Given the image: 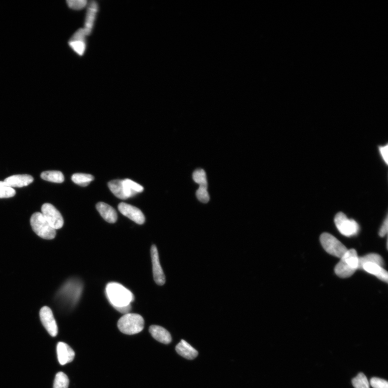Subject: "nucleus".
<instances>
[{"mask_svg":"<svg viewBox=\"0 0 388 388\" xmlns=\"http://www.w3.org/2000/svg\"><path fill=\"white\" fill-rule=\"evenodd\" d=\"M108 299L112 306L118 310L130 306L134 296L130 291L118 282H110L106 288Z\"/></svg>","mask_w":388,"mask_h":388,"instance_id":"nucleus-1","label":"nucleus"},{"mask_svg":"<svg viewBox=\"0 0 388 388\" xmlns=\"http://www.w3.org/2000/svg\"><path fill=\"white\" fill-rule=\"evenodd\" d=\"M144 324L143 318L135 314H124L118 322V327L120 332L128 335H134L141 332L144 330Z\"/></svg>","mask_w":388,"mask_h":388,"instance_id":"nucleus-2","label":"nucleus"},{"mask_svg":"<svg viewBox=\"0 0 388 388\" xmlns=\"http://www.w3.org/2000/svg\"><path fill=\"white\" fill-rule=\"evenodd\" d=\"M33 231L39 237L45 240H52L56 237V232L48 223L41 212L34 213L30 218Z\"/></svg>","mask_w":388,"mask_h":388,"instance_id":"nucleus-3","label":"nucleus"},{"mask_svg":"<svg viewBox=\"0 0 388 388\" xmlns=\"http://www.w3.org/2000/svg\"><path fill=\"white\" fill-rule=\"evenodd\" d=\"M321 244L327 252L339 258H342L348 249L341 242L329 233L324 232L320 236Z\"/></svg>","mask_w":388,"mask_h":388,"instance_id":"nucleus-4","label":"nucleus"},{"mask_svg":"<svg viewBox=\"0 0 388 388\" xmlns=\"http://www.w3.org/2000/svg\"><path fill=\"white\" fill-rule=\"evenodd\" d=\"M82 292V286L75 281H68L60 290L58 298L60 302L74 306L80 298Z\"/></svg>","mask_w":388,"mask_h":388,"instance_id":"nucleus-5","label":"nucleus"},{"mask_svg":"<svg viewBox=\"0 0 388 388\" xmlns=\"http://www.w3.org/2000/svg\"><path fill=\"white\" fill-rule=\"evenodd\" d=\"M334 222L339 232L345 236H353L358 232L359 226L356 222L348 219L343 212H338L336 214Z\"/></svg>","mask_w":388,"mask_h":388,"instance_id":"nucleus-6","label":"nucleus"},{"mask_svg":"<svg viewBox=\"0 0 388 388\" xmlns=\"http://www.w3.org/2000/svg\"><path fill=\"white\" fill-rule=\"evenodd\" d=\"M42 214L48 223L55 230H60L64 225V220L60 212L53 205L45 204L41 208Z\"/></svg>","mask_w":388,"mask_h":388,"instance_id":"nucleus-7","label":"nucleus"},{"mask_svg":"<svg viewBox=\"0 0 388 388\" xmlns=\"http://www.w3.org/2000/svg\"><path fill=\"white\" fill-rule=\"evenodd\" d=\"M40 316L42 323L48 334L53 337L56 336L58 327L52 310L48 306L43 307L40 310Z\"/></svg>","mask_w":388,"mask_h":388,"instance_id":"nucleus-8","label":"nucleus"},{"mask_svg":"<svg viewBox=\"0 0 388 388\" xmlns=\"http://www.w3.org/2000/svg\"><path fill=\"white\" fill-rule=\"evenodd\" d=\"M150 254L154 281L158 286H162L166 282L165 276L159 260L158 249L155 245L152 246Z\"/></svg>","mask_w":388,"mask_h":388,"instance_id":"nucleus-9","label":"nucleus"},{"mask_svg":"<svg viewBox=\"0 0 388 388\" xmlns=\"http://www.w3.org/2000/svg\"><path fill=\"white\" fill-rule=\"evenodd\" d=\"M118 210L123 216L134 221L136 224L142 225L144 223V214L138 208L122 202L119 204Z\"/></svg>","mask_w":388,"mask_h":388,"instance_id":"nucleus-10","label":"nucleus"},{"mask_svg":"<svg viewBox=\"0 0 388 388\" xmlns=\"http://www.w3.org/2000/svg\"><path fill=\"white\" fill-rule=\"evenodd\" d=\"M86 32L84 28H81L76 32L70 40L68 45L72 50L80 56H82L86 50Z\"/></svg>","mask_w":388,"mask_h":388,"instance_id":"nucleus-11","label":"nucleus"},{"mask_svg":"<svg viewBox=\"0 0 388 388\" xmlns=\"http://www.w3.org/2000/svg\"><path fill=\"white\" fill-rule=\"evenodd\" d=\"M58 359L61 365L72 362L74 358V350L66 344L60 342L57 346Z\"/></svg>","mask_w":388,"mask_h":388,"instance_id":"nucleus-12","label":"nucleus"},{"mask_svg":"<svg viewBox=\"0 0 388 388\" xmlns=\"http://www.w3.org/2000/svg\"><path fill=\"white\" fill-rule=\"evenodd\" d=\"M96 208L102 217L110 224H114L118 218L117 213L112 206L104 203L99 202L96 205Z\"/></svg>","mask_w":388,"mask_h":388,"instance_id":"nucleus-13","label":"nucleus"},{"mask_svg":"<svg viewBox=\"0 0 388 388\" xmlns=\"http://www.w3.org/2000/svg\"><path fill=\"white\" fill-rule=\"evenodd\" d=\"M34 181V178L27 174L16 175L10 176L4 180V182L12 188H22V187L28 186Z\"/></svg>","mask_w":388,"mask_h":388,"instance_id":"nucleus-14","label":"nucleus"},{"mask_svg":"<svg viewBox=\"0 0 388 388\" xmlns=\"http://www.w3.org/2000/svg\"><path fill=\"white\" fill-rule=\"evenodd\" d=\"M98 9V4L95 2H92L88 4L84 28L87 36L92 32Z\"/></svg>","mask_w":388,"mask_h":388,"instance_id":"nucleus-15","label":"nucleus"},{"mask_svg":"<svg viewBox=\"0 0 388 388\" xmlns=\"http://www.w3.org/2000/svg\"><path fill=\"white\" fill-rule=\"evenodd\" d=\"M150 332L156 340L164 344H169L172 342L170 332L159 326L152 325L150 328Z\"/></svg>","mask_w":388,"mask_h":388,"instance_id":"nucleus-16","label":"nucleus"},{"mask_svg":"<svg viewBox=\"0 0 388 388\" xmlns=\"http://www.w3.org/2000/svg\"><path fill=\"white\" fill-rule=\"evenodd\" d=\"M362 269L369 274L376 276L380 280L388 282V272L382 267L375 264V263H366L363 265Z\"/></svg>","mask_w":388,"mask_h":388,"instance_id":"nucleus-17","label":"nucleus"},{"mask_svg":"<svg viewBox=\"0 0 388 388\" xmlns=\"http://www.w3.org/2000/svg\"><path fill=\"white\" fill-rule=\"evenodd\" d=\"M178 354L188 360H193L198 356V352L188 342L182 340L176 346Z\"/></svg>","mask_w":388,"mask_h":388,"instance_id":"nucleus-18","label":"nucleus"},{"mask_svg":"<svg viewBox=\"0 0 388 388\" xmlns=\"http://www.w3.org/2000/svg\"><path fill=\"white\" fill-rule=\"evenodd\" d=\"M123 186L124 194H126L127 198L133 197L138 193L144 191V187L142 186L130 179L124 180Z\"/></svg>","mask_w":388,"mask_h":388,"instance_id":"nucleus-19","label":"nucleus"},{"mask_svg":"<svg viewBox=\"0 0 388 388\" xmlns=\"http://www.w3.org/2000/svg\"><path fill=\"white\" fill-rule=\"evenodd\" d=\"M336 274L342 278H347L354 274L356 270L350 267L346 262L340 260L334 269Z\"/></svg>","mask_w":388,"mask_h":388,"instance_id":"nucleus-20","label":"nucleus"},{"mask_svg":"<svg viewBox=\"0 0 388 388\" xmlns=\"http://www.w3.org/2000/svg\"><path fill=\"white\" fill-rule=\"evenodd\" d=\"M108 186L110 191L116 197L122 200L127 199L124 192L123 180H113V181L108 182Z\"/></svg>","mask_w":388,"mask_h":388,"instance_id":"nucleus-21","label":"nucleus"},{"mask_svg":"<svg viewBox=\"0 0 388 388\" xmlns=\"http://www.w3.org/2000/svg\"><path fill=\"white\" fill-rule=\"evenodd\" d=\"M367 262L375 263L381 267L384 266V262L381 256L376 254H370L364 257L358 258V269H362L364 264Z\"/></svg>","mask_w":388,"mask_h":388,"instance_id":"nucleus-22","label":"nucleus"},{"mask_svg":"<svg viewBox=\"0 0 388 388\" xmlns=\"http://www.w3.org/2000/svg\"><path fill=\"white\" fill-rule=\"evenodd\" d=\"M350 267L357 270L358 267V257L355 249L348 250L341 258Z\"/></svg>","mask_w":388,"mask_h":388,"instance_id":"nucleus-23","label":"nucleus"},{"mask_svg":"<svg viewBox=\"0 0 388 388\" xmlns=\"http://www.w3.org/2000/svg\"><path fill=\"white\" fill-rule=\"evenodd\" d=\"M40 177L46 181L60 184L64 181L63 173L60 171H46L42 172Z\"/></svg>","mask_w":388,"mask_h":388,"instance_id":"nucleus-24","label":"nucleus"},{"mask_svg":"<svg viewBox=\"0 0 388 388\" xmlns=\"http://www.w3.org/2000/svg\"><path fill=\"white\" fill-rule=\"evenodd\" d=\"M72 179L74 184L82 186H86L91 183L94 178L91 174L76 173L72 176Z\"/></svg>","mask_w":388,"mask_h":388,"instance_id":"nucleus-25","label":"nucleus"},{"mask_svg":"<svg viewBox=\"0 0 388 388\" xmlns=\"http://www.w3.org/2000/svg\"><path fill=\"white\" fill-rule=\"evenodd\" d=\"M192 178L194 181L198 184L200 187L208 188V182L206 173L202 169H198L193 172Z\"/></svg>","mask_w":388,"mask_h":388,"instance_id":"nucleus-26","label":"nucleus"},{"mask_svg":"<svg viewBox=\"0 0 388 388\" xmlns=\"http://www.w3.org/2000/svg\"><path fill=\"white\" fill-rule=\"evenodd\" d=\"M352 384L355 388H370L368 379L362 372H360L352 380Z\"/></svg>","mask_w":388,"mask_h":388,"instance_id":"nucleus-27","label":"nucleus"},{"mask_svg":"<svg viewBox=\"0 0 388 388\" xmlns=\"http://www.w3.org/2000/svg\"><path fill=\"white\" fill-rule=\"evenodd\" d=\"M69 380L66 374L59 372L55 377L54 388H68Z\"/></svg>","mask_w":388,"mask_h":388,"instance_id":"nucleus-28","label":"nucleus"},{"mask_svg":"<svg viewBox=\"0 0 388 388\" xmlns=\"http://www.w3.org/2000/svg\"><path fill=\"white\" fill-rule=\"evenodd\" d=\"M16 192L4 182H0V198H10L14 196Z\"/></svg>","mask_w":388,"mask_h":388,"instance_id":"nucleus-29","label":"nucleus"},{"mask_svg":"<svg viewBox=\"0 0 388 388\" xmlns=\"http://www.w3.org/2000/svg\"><path fill=\"white\" fill-rule=\"evenodd\" d=\"M196 196L200 202L206 204L210 202V196L206 188L200 186L196 191Z\"/></svg>","mask_w":388,"mask_h":388,"instance_id":"nucleus-30","label":"nucleus"},{"mask_svg":"<svg viewBox=\"0 0 388 388\" xmlns=\"http://www.w3.org/2000/svg\"><path fill=\"white\" fill-rule=\"evenodd\" d=\"M66 3L69 8L74 10H80L86 8L87 1L86 0H68Z\"/></svg>","mask_w":388,"mask_h":388,"instance_id":"nucleus-31","label":"nucleus"},{"mask_svg":"<svg viewBox=\"0 0 388 388\" xmlns=\"http://www.w3.org/2000/svg\"><path fill=\"white\" fill-rule=\"evenodd\" d=\"M370 384L373 388H388V382L385 380L378 378H372Z\"/></svg>","mask_w":388,"mask_h":388,"instance_id":"nucleus-32","label":"nucleus"},{"mask_svg":"<svg viewBox=\"0 0 388 388\" xmlns=\"http://www.w3.org/2000/svg\"><path fill=\"white\" fill-rule=\"evenodd\" d=\"M380 153L382 156L386 164H388V145L386 144L384 146H380L379 148Z\"/></svg>","mask_w":388,"mask_h":388,"instance_id":"nucleus-33","label":"nucleus"},{"mask_svg":"<svg viewBox=\"0 0 388 388\" xmlns=\"http://www.w3.org/2000/svg\"><path fill=\"white\" fill-rule=\"evenodd\" d=\"M388 217L386 218L385 220L384 221V222L380 228V231L379 232V235L381 238L384 237L386 234L388 232Z\"/></svg>","mask_w":388,"mask_h":388,"instance_id":"nucleus-34","label":"nucleus"}]
</instances>
